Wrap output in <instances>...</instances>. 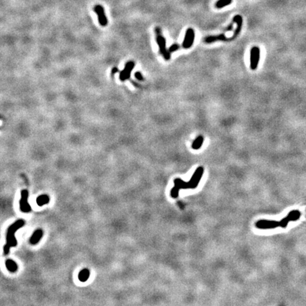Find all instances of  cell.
<instances>
[{
	"instance_id": "cell-8",
	"label": "cell",
	"mask_w": 306,
	"mask_h": 306,
	"mask_svg": "<svg viewBox=\"0 0 306 306\" xmlns=\"http://www.w3.org/2000/svg\"><path fill=\"white\" fill-rule=\"evenodd\" d=\"M94 12L98 16V20L99 24L102 26H106L108 24V19L106 16L105 11L102 5H96L94 6Z\"/></svg>"
},
{
	"instance_id": "cell-3",
	"label": "cell",
	"mask_w": 306,
	"mask_h": 306,
	"mask_svg": "<svg viewBox=\"0 0 306 306\" xmlns=\"http://www.w3.org/2000/svg\"><path fill=\"white\" fill-rule=\"evenodd\" d=\"M155 33H156V40L159 48V52L166 60H169L171 57V53L166 48V39L162 34L160 28L157 27L155 29Z\"/></svg>"
},
{
	"instance_id": "cell-10",
	"label": "cell",
	"mask_w": 306,
	"mask_h": 306,
	"mask_svg": "<svg viewBox=\"0 0 306 306\" xmlns=\"http://www.w3.org/2000/svg\"><path fill=\"white\" fill-rule=\"evenodd\" d=\"M232 21H233V22H235L237 23V29L234 33V36H232V38H230V40H233L234 38H235L237 36H238V34L240 33L241 29H242V16H241L240 15H236V16H235Z\"/></svg>"
},
{
	"instance_id": "cell-16",
	"label": "cell",
	"mask_w": 306,
	"mask_h": 306,
	"mask_svg": "<svg viewBox=\"0 0 306 306\" xmlns=\"http://www.w3.org/2000/svg\"><path fill=\"white\" fill-rule=\"evenodd\" d=\"M204 141V137L202 136V135H199V137H197L196 139L193 141V143H192V145H191V148L193 150H199L201 148V147L203 145Z\"/></svg>"
},
{
	"instance_id": "cell-12",
	"label": "cell",
	"mask_w": 306,
	"mask_h": 306,
	"mask_svg": "<svg viewBox=\"0 0 306 306\" xmlns=\"http://www.w3.org/2000/svg\"><path fill=\"white\" fill-rule=\"evenodd\" d=\"M43 235V230L41 229L36 230V231L33 232V234L32 235L31 238H30L29 240L30 243H31V245H36L40 240H41Z\"/></svg>"
},
{
	"instance_id": "cell-14",
	"label": "cell",
	"mask_w": 306,
	"mask_h": 306,
	"mask_svg": "<svg viewBox=\"0 0 306 306\" xmlns=\"http://www.w3.org/2000/svg\"><path fill=\"white\" fill-rule=\"evenodd\" d=\"M90 276V271L89 269H84L79 271L78 274V279L81 282H86L89 279Z\"/></svg>"
},
{
	"instance_id": "cell-15",
	"label": "cell",
	"mask_w": 306,
	"mask_h": 306,
	"mask_svg": "<svg viewBox=\"0 0 306 306\" xmlns=\"http://www.w3.org/2000/svg\"><path fill=\"white\" fill-rule=\"evenodd\" d=\"M49 201H50V198H49L48 195L46 194L40 196H38L37 198V199H36V203H37V204L39 206H44V205L48 204L49 203Z\"/></svg>"
},
{
	"instance_id": "cell-21",
	"label": "cell",
	"mask_w": 306,
	"mask_h": 306,
	"mask_svg": "<svg viewBox=\"0 0 306 306\" xmlns=\"http://www.w3.org/2000/svg\"><path fill=\"white\" fill-rule=\"evenodd\" d=\"M118 69H117V68H114L113 69V70H112V75H113L114 73L116 72H118Z\"/></svg>"
},
{
	"instance_id": "cell-19",
	"label": "cell",
	"mask_w": 306,
	"mask_h": 306,
	"mask_svg": "<svg viewBox=\"0 0 306 306\" xmlns=\"http://www.w3.org/2000/svg\"><path fill=\"white\" fill-rule=\"evenodd\" d=\"M135 77L137 79H139V80H142V81H143L144 80V78H143V75H142V74L140 72H135Z\"/></svg>"
},
{
	"instance_id": "cell-5",
	"label": "cell",
	"mask_w": 306,
	"mask_h": 306,
	"mask_svg": "<svg viewBox=\"0 0 306 306\" xmlns=\"http://www.w3.org/2000/svg\"><path fill=\"white\" fill-rule=\"evenodd\" d=\"M260 58V50L258 47H253L250 50V68L252 70H256Z\"/></svg>"
},
{
	"instance_id": "cell-20",
	"label": "cell",
	"mask_w": 306,
	"mask_h": 306,
	"mask_svg": "<svg viewBox=\"0 0 306 306\" xmlns=\"http://www.w3.org/2000/svg\"><path fill=\"white\" fill-rule=\"evenodd\" d=\"M232 27H233V23H232L231 24H230L229 25V26H228L227 29H225V31H231V30L232 29Z\"/></svg>"
},
{
	"instance_id": "cell-13",
	"label": "cell",
	"mask_w": 306,
	"mask_h": 306,
	"mask_svg": "<svg viewBox=\"0 0 306 306\" xmlns=\"http://www.w3.org/2000/svg\"><path fill=\"white\" fill-rule=\"evenodd\" d=\"M5 265L7 270L9 271L10 272L12 273L16 272L19 269L18 264L12 259H6L5 262Z\"/></svg>"
},
{
	"instance_id": "cell-9",
	"label": "cell",
	"mask_w": 306,
	"mask_h": 306,
	"mask_svg": "<svg viewBox=\"0 0 306 306\" xmlns=\"http://www.w3.org/2000/svg\"><path fill=\"white\" fill-rule=\"evenodd\" d=\"M134 65H135L134 62L129 61L127 62L126 66H125V69L120 72V80L124 81L126 80V79H128L129 77H130V74L131 71L133 70V68H134Z\"/></svg>"
},
{
	"instance_id": "cell-1",
	"label": "cell",
	"mask_w": 306,
	"mask_h": 306,
	"mask_svg": "<svg viewBox=\"0 0 306 306\" xmlns=\"http://www.w3.org/2000/svg\"><path fill=\"white\" fill-rule=\"evenodd\" d=\"M301 213L298 210H294L288 213L286 217L281 219L280 221H271V220H259L256 221L255 226L260 230L274 229L278 227L286 228L288 224L291 221H296L300 218Z\"/></svg>"
},
{
	"instance_id": "cell-17",
	"label": "cell",
	"mask_w": 306,
	"mask_h": 306,
	"mask_svg": "<svg viewBox=\"0 0 306 306\" xmlns=\"http://www.w3.org/2000/svg\"><path fill=\"white\" fill-rule=\"evenodd\" d=\"M232 0H218L216 3H215V7L217 9H221L225 7V6L229 5L232 3Z\"/></svg>"
},
{
	"instance_id": "cell-18",
	"label": "cell",
	"mask_w": 306,
	"mask_h": 306,
	"mask_svg": "<svg viewBox=\"0 0 306 306\" xmlns=\"http://www.w3.org/2000/svg\"><path fill=\"white\" fill-rule=\"evenodd\" d=\"M179 48V46L178 44H173L172 46L169 48V52L170 53H173V52L177 50Z\"/></svg>"
},
{
	"instance_id": "cell-2",
	"label": "cell",
	"mask_w": 306,
	"mask_h": 306,
	"mask_svg": "<svg viewBox=\"0 0 306 306\" xmlns=\"http://www.w3.org/2000/svg\"><path fill=\"white\" fill-rule=\"evenodd\" d=\"M25 223L26 222L24 220H18L8 228L7 231H6V242L5 245L4 246V254L5 255L9 252L10 248L17 246L18 242L15 238V233L17 232V230L23 228Z\"/></svg>"
},
{
	"instance_id": "cell-7",
	"label": "cell",
	"mask_w": 306,
	"mask_h": 306,
	"mask_svg": "<svg viewBox=\"0 0 306 306\" xmlns=\"http://www.w3.org/2000/svg\"><path fill=\"white\" fill-rule=\"evenodd\" d=\"M29 192L27 190H23L21 191V196L19 203H20V210L23 213L31 212V207L28 202Z\"/></svg>"
},
{
	"instance_id": "cell-6",
	"label": "cell",
	"mask_w": 306,
	"mask_h": 306,
	"mask_svg": "<svg viewBox=\"0 0 306 306\" xmlns=\"http://www.w3.org/2000/svg\"><path fill=\"white\" fill-rule=\"evenodd\" d=\"M195 39V32L193 29L189 28L186 30V34H185L184 40L183 41L182 46L185 49L190 48L193 44Z\"/></svg>"
},
{
	"instance_id": "cell-4",
	"label": "cell",
	"mask_w": 306,
	"mask_h": 306,
	"mask_svg": "<svg viewBox=\"0 0 306 306\" xmlns=\"http://www.w3.org/2000/svg\"><path fill=\"white\" fill-rule=\"evenodd\" d=\"M203 172L204 169L202 167L197 168L194 173H193V176H191V179L189 181V184L191 185V189H194L198 186V185L200 183V181L201 179L202 176H203Z\"/></svg>"
},
{
	"instance_id": "cell-11",
	"label": "cell",
	"mask_w": 306,
	"mask_h": 306,
	"mask_svg": "<svg viewBox=\"0 0 306 306\" xmlns=\"http://www.w3.org/2000/svg\"><path fill=\"white\" fill-rule=\"evenodd\" d=\"M227 41V40H230V38H227L224 34H220L218 36H208L205 38L204 41L206 43H211L215 41Z\"/></svg>"
}]
</instances>
